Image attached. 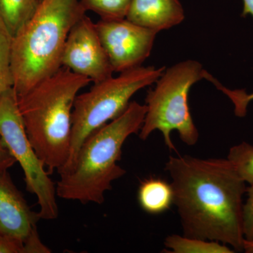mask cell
<instances>
[{"label": "cell", "mask_w": 253, "mask_h": 253, "mask_svg": "<svg viewBox=\"0 0 253 253\" xmlns=\"http://www.w3.org/2000/svg\"><path fill=\"white\" fill-rule=\"evenodd\" d=\"M166 169L183 235L244 251L243 197L247 187L230 161L179 155L169 158Z\"/></svg>", "instance_id": "1"}, {"label": "cell", "mask_w": 253, "mask_h": 253, "mask_svg": "<svg viewBox=\"0 0 253 253\" xmlns=\"http://www.w3.org/2000/svg\"><path fill=\"white\" fill-rule=\"evenodd\" d=\"M89 78L61 67L17 97L26 134L51 174L61 172L70 155L75 100Z\"/></svg>", "instance_id": "2"}, {"label": "cell", "mask_w": 253, "mask_h": 253, "mask_svg": "<svg viewBox=\"0 0 253 253\" xmlns=\"http://www.w3.org/2000/svg\"><path fill=\"white\" fill-rule=\"evenodd\" d=\"M146 107L136 101L126 111L90 134L82 144L69 169L60 174L58 197L81 204H102L112 183L126 171L118 164L128 137L140 131Z\"/></svg>", "instance_id": "3"}, {"label": "cell", "mask_w": 253, "mask_h": 253, "mask_svg": "<svg viewBox=\"0 0 253 253\" xmlns=\"http://www.w3.org/2000/svg\"><path fill=\"white\" fill-rule=\"evenodd\" d=\"M86 13L81 0H42L11 40L13 89L17 97L62 67L70 31Z\"/></svg>", "instance_id": "4"}, {"label": "cell", "mask_w": 253, "mask_h": 253, "mask_svg": "<svg viewBox=\"0 0 253 253\" xmlns=\"http://www.w3.org/2000/svg\"><path fill=\"white\" fill-rule=\"evenodd\" d=\"M206 71L194 60H186L165 69L146 95V112L139 131L141 139L146 140L151 133L160 131L168 149L176 151L171 139L174 130L188 146L198 142L199 133L190 113L188 97L192 86L205 79Z\"/></svg>", "instance_id": "5"}, {"label": "cell", "mask_w": 253, "mask_h": 253, "mask_svg": "<svg viewBox=\"0 0 253 253\" xmlns=\"http://www.w3.org/2000/svg\"><path fill=\"white\" fill-rule=\"evenodd\" d=\"M166 67L139 66L120 73L78 94L73 105L71 149L64 172L72 166L80 148L86 138L126 111L131 98L138 91L154 84Z\"/></svg>", "instance_id": "6"}, {"label": "cell", "mask_w": 253, "mask_h": 253, "mask_svg": "<svg viewBox=\"0 0 253 253\" xmlns=\"http://www.w3.org/2000/svg\"><path fill=\"white\" fill-rule=\"evenodd\" d=\"M0 135L10 154L23 169L26 189L38 199L40 217L46 220L56 219L59 207L56 185L28 139L13 87L0 99Z\"/></svg>", "instance_id": "7"}, {"label": "cell", "mask_w": 253, "mask_h": 253, "mask_svg": "<svg viewBox=\"0 0 253 253\" xmlns=\"http://www.w3.org/2000/svg\"><path fill=\"white\" fill-rule=\"evenodd\" d=\"M95 26L116 73L141 66L151 54L158 34L126 18L100 19Z\"/></svg>", "instance_id": "8"}, {"label": "cell", "mask_w": 253, "mask_h": 253, "mask_svg": "<svg viewBox=\"0 0 253 253\" xmlns=\"http://www.w3.org/2000/svg\"><path fill=\"white\" fill-rule=\"evenodd\" d=\"M61 66L94 83L112 77V66L95 23L84 14L73 25L65 43Z\"/></svg>", "instance_id": "9"}, {"label": "cell", "mask_w": 253, "mask_h": 253, "mask_svg": "<svg viewBox=\"0 0 253 253\" xmlns=\"http://www.w3.org/2000/svg\"><path fill=\"white\" fill-rule=\"evenodd\" d=\"M39 213L32 211L7 170L0 172V235L24 242L37 229Z\"/></svg>", "instance_id": "10"}, {"label": "cell", "mask_w": 253, "mask_h": 253, "mask_svg": "<svg viewBox=\"0 0 253 253\" xmlns=\"http://www.w3.org/2000/svg\"><path fill=\"white\" fill-rule=\"evenodd\" d=\"M126 18L158 33L180 24L185 15L179 0H131Z\"/></svg>", "instance_id": "11"}, {"label": "cell", "mask_w": 253, "mask_h": 253, "mask_svg": "<svg viewBox=\"0 0 253 253\" xmlns=\"http://www.w3.org/2000/svg\"><path fill=\"white\" fill-rule=\"evenodd\" d=\"M137 197L141 209L151 214L166 212L174 201L172 185L158 177H150L141 181Z\"/></svg>", "instance_id": "12"}, {"label": "cell", "mask_w": 253, "mask_h": 253, "mask_svg": "<svg viewBox=\"0 0 253 253\" xmlns=\"http://www.w3.org/2000/svg\"><path fill=\"white\" fill-rule=\"evenodd\" d=\"M39 0H0V17L11 37L31 19Z\"/></svg>", "instance_id": "13"}, {"label": "cell", "mask_w": 253, "mask_h": 253, "mask_svg": "<svg viewBox=\"0 0 253 253\" xmlns=\"http://www.w3.org/2000/svg\"><path fill=\"white\" fill-rule=\"evenodd\" d=\"M165 246L173 253H232L229 246L220 242L173 234L165 240Z\"/></svg>", "instance_id": "14"}, {"label": "cell", "mask_w": 253, "mask_h": 253, "mask_svg": "<svg viewBox=\"0 0 253 253\" xmlns=\"http://www.w3.org/2000/svg\"><path fill=\"white\" fill-rule=\"evenodd\" d=\"M11 40L12 37L0 17V99L14 84L11 64Z\"/></svg>", "instance_id": "15"}, {"label": "cell", "mask_w": 253, "mask_h": 253, "mask_svg": "<svg viewBox=\"0 0 253 253\" xmlns=\"http://www.w3.org/2000/svg\"><path fill=\"white\" fill-rule=\"evenodd\" d=\"M131 0H81L86 12L93 11L100 19L115 20L126 18Z\"/></svg>", "instance_id": "16"}, {"label": "cell", "mask_w": 253, "mask_h": 253, "mask_svg": "<svg viewBox=\"0 0 253 253\" xmlns=\"http://www.w3.org/2000/svg\"><path fill=\"white\" fill-rule=\"evenodd\" d=\"M227 159L245 182L253 184V145L245 141L235 145L229 149Z\"/></svg>", "instance_id": "17"}, {"label": "cell", "mask_w": 253, "mask_h": 253, "mask_svg": "<svg viewBox=\"0 0 253 253\" xmlns=\"http://www.w3.org/2000/svg\"><path fill=\"white\" fill-rule=\"evenodd\" d=\"M205 79L213 83L219 90L222 91L232 101L234 106V112H235L236 116L244 117L246 116L247 113L248 106L251 101H253V93L248 94L246 91L243 90V89L231 90V89H228L221 84L215 78L208 73V71H206V75H205Z\"/></svg>", "instance_id": "18"}, {"label": "cell", "mask_w": 253, "mask_h": 253, "mask_svg": "<svg viewBox=\"0 0 253 253\" xmlns=\"http://www.w3.org/2000/svg\"><path fill=\"white\" fill-rule=\"evenodd\" d=\"M247 199L243 206V232L244 239L253 240V184L246 188Z\"/></svg>", "instance_id": "19"}, {"label": "cell", "mask_w": 253, "mask_h": 253, "mask_svg": "<svg viewBox=\"0 0 253 253\" xmlns=\"http://www.w3.org/2000/svg\"><path fill=\"white\" fill-rule=\"evenodd\" d=\"M51 253V250L42 242L37 229L32 231L23 242V253Z\"/></svg>", "instance_id": "20"}, {"label": "cell", "mask_w": 253, "mask_h": 253, "mask_svg": "<svg viewBox=\"0 0 253 253\" xmlns=\"http://www.w3.org/2000/svg\"><path fill=\"white\" fill-rule=\"evenodd\" d=\"M23 243L7 236L0 235V253H23Z\"/></svg>", "instance_id": "21"}, {"label": "cell", "mask_w": 253, "mask_h": 253, "mask_svg": "<svg viewBox=\"0 0 253 253\" xmlns=\"http://www.w3.org/2000/svg\"><path fill=\"white\" fill-rule=\"evenodd\" d=\"M16 162V160L10 154L9 150L5 146L4 141L0 135V172L8 170V169L12 167Z\"/></svg>", "instance_id": "22"}, {"label": "cell", "mask_w": 253, "mask_h": 253, "mask_svg": "<svg viewBox=\"0 0 253 253\" xmlns=\"http://www.w3.org/2000/svg\"><path fill=\"white\" fill-rule=\"evenodd\" d=\"M244 1V9H243V17H246L248 15H251L253 17V0H243Z\"/></svg>", "instance_id": "23"}, {"label": "cell", "mask_w": 253, "mask_h": 253, "mask_svg": "<svg viewBox=\"0 0 253 253\" xmlns=\"http://www.w3.org/2000/svg\"><path fill=\"white\" fill-rule=\"evenodd\" d=\"M244 251L246 253H253V240L247 241L244 239Z\"/></svg>", "instance_id": "24"}, {"label": "cell", "mask_w": 253, "mask_h": 253, "mask_svg": "<svg viewBox=\"0 0 253 253\" xmlns=\"http://www.w3.org/2000/svg\"><path fill=\"white\" fill-rule=\"evenodd\" d=\"M39 1H42V0H39Z\"/></svg>", "instance_id": "25"}]
</instances>
